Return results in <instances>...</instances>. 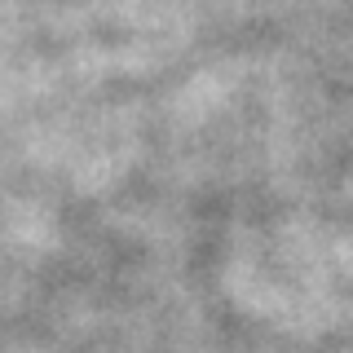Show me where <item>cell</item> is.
Masks as SVG:
<instances>
[]
</instances>
